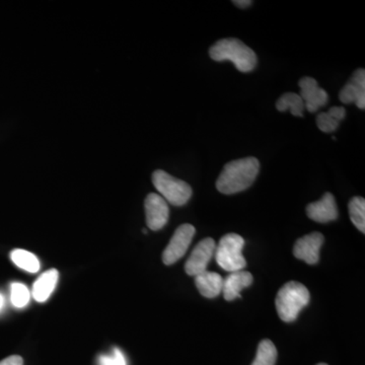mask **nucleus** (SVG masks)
Returning a JSON list of instances; mask_svg holds the SVG:
<instances>
[{"instance_id": "1a4fd4ad", "label": "nucleus", "mask_w": 365, "mask_h": 365, "mask_svg": "<svg viewBox=\"0 0 365 365\" xmlns=\"http://www.w3.org/2000/svg\"><path fill=\"white\" fill-rule=\"evenodd\" d=\"M299 86V96L304 103V109L309 113L318 111L319 108L328 104L329 96L325 90L319 88L318 81L313 78H302Z\"/></svg>"}, {"instance_id": "ddd939ff", "label": "nucleus", "mask_w": 365, "mask_h": 365, "mask_svg": "<svg viewBox=\"0 0 365 365\" xmlns=\"http://www.w3.org/2000/svg\"><path fill=\"white\" fill-rule=\"evenodd\" d=\"M253 275L247 271L232 272L225 279H223V297L227 302H232L241 297V292L249 287L253 283Z\"/></svg>"}, {"instance_id": "7ed1b4c3", "label": "nucleus", "mask_w": 365, "mask_h": 365, "mask_svg": "<svg viewBox=\"0 0 365 365\" xmlns=\"http://www.w3.org/2000/svg\"><path fill=\"white\" fill-rule=\"evenodd\" d=\"M311 299L309 289L302 283L290 281L283 285L276 297L278 316L285 323H292L299 317L300 311Z\"/></svg>"}, {"instance_id": "6e6552de", "label": "nucleus", "mask_w": 365, "mask_h": 365, "mask_svg": "<svg viewBox=\"0 0 365 365\" xmlns=\"http://www.w3.org/2000/svg\"><path fill=\"white\" fill-rule=\"evenodd\" d=\"M146 223L151 230H160L169 220V205L167 201L158 194L150 193L146 197L145 202Z\"/></svg>"}, {"instance_id": "4be33fe9", "label": "nucleus", "mask_w": 365, "mask_h": 365, "mask_svg": "<svg viewBox=\"0 0 365 365\" xmlns=\"http://www.w3.org/2000/svg\"><path fill=\"white\" fill-rule=\"evenodd\" d=\"M100 365H126L123 353L115 348L112 355H103L100 357Z\"/></svg>"}, {"instance_id": "dca6fc26", "label": "nucleus", "mask_w": 365, "mask_h": 365, "mask_svg": "<svg viewBox=\"0 0 365 365\" xmlns=\"http://www.w3.org/2000/svg\"><path fill=\"white\" fill-rule=\"evenodd\" d=\"M346 111L343 107H332L328 112H322L317 117V125L321 131L332 133L337 130L340 122L344 119Z\"/></svg>"}, {"instance_id": "5701e85b", "label": "nucleus", "mask_w": 365, "mask_h": 365, "mask_svg": "<svg viewBox=\"0 0 365 365\" xmlns=\"http://www.w3.org/2000/svg\"><path fill=\"white\" fill-rule=\"evenodd\" d=\"M0 365H24V360L18 355H13L0 361Z\"/></svg>"}, {"instance_id": "f257e3e1", "label": "nucleus", "mask_w": 365, "mask_h": 365, "mask_svg": "<svg viewBox=\"0 0 365 365\" xmlns=\"http://www.w3.org/2000/svg\"><path fill=\"white\" fill-rule=\"evenodd\" d=\"M260 170V163L256 158H240L227 163L216 181L220 193L232 195L252 186Z\"/></svg>"}, {"instance_id": "aec40b11", "label": "nucleus", "mask_w": 365, "mask_h": 365, "mask_svg": "<svg viewBox=\"0 0 365 365\" xmlns=\"http://www.w3.org/2000/svg\"><path fill=\"white\" fill-rule=\"evenodd\" d=\"M349 215L353 225L362 234L365 232V200L362 197H354L349 202Z\"/></svg>"}, {"instance_id": "a878e982", "label": "nucleus", "mask_w": 365, "mask_h": 365, "mask_svg": "<svg viewBox=\"0 0 365 365\" xmlns=\"http://www.w3.org/2000/svg\"><path fill=\"white\" fill-rule=\"evenodd\" d=\"M317 365H328V364H317Z\"/></svg>"}, {"instance_id": "a211bd4d", "label": "nucleus", "mask_w": 365, "mask_h": 365, "mask_svg": "<svg viewBox=\"0 0 365 365\" xmlns=\"http://www.w3.org/2000/svg\"><path fill=\"white\" fill-rule=\"evenodd\" d=\"M11 261L16 267L29 273H37L40 270V262L35 255L25 250L16 249L11 253Z\"/></svg>"}, {"instance_id": "f3484780", "label": "nucleus", "mask_w": 365, "mask_h": 365, "mask_svg": "<svg viewBox=\"0 0 365 365\" xmlns=\"http://www.w3.org/2000/svg\"><path fill=\"white\" fill-rule=\"evenodd\" d=\"M279 112L289 111L295 117L304 116V103L299 93H287L281 96L276 103Z\"/></svg>"}, {"instance_id": "0eeeda50", "label": "nucleus", "mask_w": 365, "mask_h": 365, "mask_svg": "<svg viewBox=\"0 0 365 365\" xmlns=\"http://www.w3.org/2000/svg\"><path fill=\"white\" fill-rule=\"evenodd\" d=\"M216 245L211 237L204 239L192 251L185 264V271L190 276H197L207 271V266L215 256Z\"/></svg>"}, {"instance_id": "393cba45", "label": "nucleus", "mask_w": 365, "mask_h": 365, "mask_svg": "<svg viewBox=\"0 0 365 365\" xmlns=\"http://www.w3.org/2000/svg\"><path fill=\"white\" fill-rule=\"evenodd\" d=\"M4 306V295L0 294V311H1L2 307Z\"/></svg>"}, {"instance_id": "f03ea898", "label": "nucleus", "mask_w": 365, "mask_h": 365, "mask_svg": "<svg viewBox=\"0 0 365 365\" xmlns=\"http://www.w3.org/2000/svg\"><path fill=\"white\" fill-rule=\"evenodd\" d=\"M209 55L215 61L232 62L237 71L245 73L254 71L257 66L256 53L235 38L218 41L209 50Z\"/></svg>"}, {"instance_id": "6ab92c4d", "label": "nucleus", "mask_w": 365, "mask_h": 365, "mask_svg": "<svg viewBox=\"0 0 365 365\" xmlns=\"http://www.w3.org/2000/svg\"><path fill=\"white\" fill-rule=\"evenodd\" d=\"M277 360V349L272 341H261L257 350L256 359L252 365H275Z\"/></svg>"}, {"instance_id": "4468645a", "label": "nucleus", "mask_w": 365, "mask_h": 365, "mask_svg": "<svg viewBox=\"0 0 365 365\" xmlns=\"http://www.w3.org/2000/svg\"><path fill=\"white\" fill-rule=\"evenodd\" d=\"M59 273L56 269L46 271L35 281L32 295L36 302H44L53 294L58 282Z\"/></svg>"}, {"instance_id": "20e7f679", "label": "nucleus", "mask_w": 365, "mask_h": 365, "mask_svg": "<svg viewBox=\"0 0 365 365\" xmlns=\"http://www.w3.org/2000/svg\"><path fill=\"white\" fill-rule=\"evenodd\" d=\"M244 237L237 234H227L220 239L215 255L218 265L227 272H237L246 267L247 261L242 255Z\"/></svg>"}, {"instance_id": "9d476101", "label": "nucleus", "mask_w": 365, "mask_h": 365, "mask_svg": "<svg viewBox=\"0 0 365 365\" xmlns=\"http://www.w3.org/2000/svg\"><path fill=\"white\" fill-rule=\"evenodd\" d=\"M325 237L319 232H312L295 242L294 255L295 258L314 265L319 260V250L323 246Z\"/></svg>"}, {"instance_id": "412c9836", "label": "nucleus", "mask_w": 365, "mask_h": 365, "mask_svg": "<svg viewBox=\"0 0 365 365\" xmlns=\"http://www.w3.org/2000/svg\"><path fill=\"white\" fill-rule=\"evenodd\" d=\"M31 292L23 283L14 282L11 287V300L14 307L21 309L29 304Z\"/></svg>"}, {"instance_id": "9b49d317", "label": "nucleus", "mask_w": 365, "mask_h": 365, "mask_svg": "<svg viewBox=\"0 0 365 365\" xmlns=\"http://www.w3.org/2000/svg\"><path fill=\"white\" fill-rule=\"evenodd\" d=\"M341 102L344 104H355L359 109L365 108V71L357 69L352 74L351 78L341 90L339 93Z\"/></svg>"}, {"instance_id": "39448f33", "label": "nucleus", "mask_w": 365, "mask_h": 365, "mask_svg": "<svg viewBox=\"0 0 365 365\" xmlns=\"http://www.w3.org/2000/svg\"><path fill=\"white\" fill-rule=\"evenodd\" d=\"M153 186L167 202L174 206L185 205L192 196V188L188 182L170 176L162 170L153 174Z\"/></svg>"}, {"instance_id": "2eb2a0df", "label": "nucleus", "mask_w": 365, "mask_h": 365, "mask_svg": "<svg viewBox=\"0 0 365 365\" xmlns=\"http://www.w3.org/2000/svg\"><path fill=\"white\" fill-rule=\"evenodd\" d=\"M195 284L204 297L215 299L222 294L223 278L218 273L205 271L195 276Z\"/></svg>"}, {"instance_id": "423d86ee", "label": "nucleus", "mask_w": 365, "mask_h": 365, "mask_svg": "<svg viewBox=\"0 0 365 365\" xmlns=\"http://www.w3.org/2000/svg\"><path fill=\"white\" fill-rule=\"evenodd\" d=\"M196 230L189 223L180 225L163 253V262L165 265H173L179 261L188 251Z\"/></svg>"}, {"instance_id": "f8f14e48", "label": "nucleus", "mask_w": 365, "mask_h": 365, "mask_svg": "<svg viewBox=\"0 0 365 365\" xmlns=\"http://www.w3.org/2000/svg\"><path fill=\"white\" fill-rule=\"evenodd\" d=\"M307 215L312 220L319 223H327L337 220L338 209L335 197L331 193H326L319 201L307 206Z\"/></svg>"}, {"instance_id": "b1692460", "label": "nucleus", "mask_w": 365, "mask_h": 365, "mask_svg": "<svg viewBox=\"0 0 365 365\" xmlns=\"http://www.w3.org/2000/svg\"><path fill=\"white\" fill-rule=\"evenodd\" d=\"M232 4H235L237 7H241V9H246V7L251 6L253 1H251V0H235V1H232Z\"/></svg>"}]
</instances>
